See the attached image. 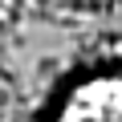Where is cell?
Wrapping results in <instances>:
<instances>
[{
  "instance_id": "cell-1",
  "label": "cell",
  "mask_w": 122,
  "mask_h": 122,
  "mask_svg": "<svg viewBox=\"0 0 122 122\" xmlns=\"http://www.w3.org/2000/svg\"><path fill=\"white\" fill-rule=\"evenodd\" d=\"M53 122H122V73L77 81L57 106Z\"/></svg>"
}]
</instances>
